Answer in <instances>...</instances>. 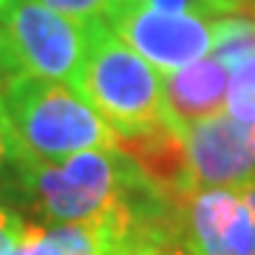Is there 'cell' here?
Listing matches in <instances>:
<instances>
[{
	"instance_id": "6da1fadb",
	"label": "cell",
	"mask_w": 255,
	"mask_h": 255,
	"mask_svg": "<svg viewBox=\"0 0 255 255\" xmlns=\"http://www.w3.org/2000/svg\"><path fill=\"white\" fill-rule=\"evenodd\" d=\"M142 170L122 147H97L65 162H31L23 167L11 204L37 224H82L117 204Z\"/></svg>"
},
{
	"instance_id": "30bf717a",
	"label": "cell",
	"mask_w": 255,
	"mask_h": 255,
	"mask_svg": "<svg viewBox=\"0 0 255 255\" xmlns=\"http://www.w3.org/2000/svg\"><path fill=\"white\" fill-rule=\"evenodd\" d=\"M227 114L247 122V125H255V54L233 68L230 94H227Z\"/></svg>"
},
{
	"instance_id": "8fae6325",
	"label": "cell",
	"mask_w": 255,
	"mask_h": 255,
	"mask_svg": "<svg viewBox=\"0 0 255 255\" xmlns=\"http://www.w3.org/2000/svg\"><path fill=\"white\" fill-rule=\"evenodd\" d=\"M48 9L60 11L65 17L80 20V23H91V20H105L108 11L114 9L117 0H43Z\"/></svg>"
},
{
	"instance_id": "7a4b0ae2",
	"label": "cell",
	"mask_w": 255,
	"mask_h": 255,
	"mask_svg": "<svg viewBox=\"0 0 255 255\" xmlns=\"http://www.w3.org/2000/svg\"><path fill=\"white\" fill-rule=\"evenodd\" d=\"M71 91L108 122L119 142L145 136L170 122L164 77L122 43L105 20L88 23L85 60Z\"/></svg>"
},
{
	"instance_id": "5bb4252c",
	"label": "cell",
	"mask_w": 255,
	"mask_h": 255,
	"mask_svg": "<svg viewBox=\"0 0 255 255\" xmlns=\"http://www.w3.org/2000/svg\"><path fill=\"white\" fill-rule=\"evenodd\" d=\"M238 193H241V199H244L247 210H250V216H253V224H255V182L238 187Z\"/></svg>"
},
{
	"instance_id": "9c48e42d",
	"label": "cell",
	"mask_w": 255,
	"mask_h": 255,
	"mask_svg": "<svg viewBox=\"0 0 255 255\" xmlns=\"http://www.w3.org/2000/svg\"><path fill=\"white\" fill-rule=\"evenodd\" d=\"M31 159H28V153L20 145L17 133H14V125H11L9 114L3 108V100H0V201L11 204L20 173H23V167Z\"/></svg>"
},
{
	"instance_id": "5b68a950",
	"label": "cell",
	"mask_w": 255,
	"mask_h": 255,
	"mask_svg": "<svg viewBox=\"0 0 255 255\" xmlns=\"http://www.w3.org/2000/svg\"><path fill=\"white\" fill-rule=\"evenodd\" d=\"M227 20V17H224ZM224 20L196 17V14H170L147 9L130 0H117L108 11V23L122 43L145 57L156 71L170 74L216 51Z\"/></svg>"
},
{
	"instance_id": "4fadbf2b",
	"label": "cell",
	"mask_w": 255,
	"mask_h": 255,
	"mask_svg": "<svg viewBox=\"0 0 255 255\" xmlns=\"http://www.w3.org/2000/svg\"><path fill=\"white\" fill-rule=\"evenodd\" d=\"M20 71V63L17 57H14V51H11L9 46V37H6V31H3V26H0V91H3V85L9 80H14Z\"/></svg>"
},
{
	"instance_id": "8992f818",
	"label": "cell",
	"mask_w": 255,
	"mask_h": 255,
	"mask_svg": "<svg viewBox=\"0 0 255 255\" xmlns=\"http://www.w3.org/2000/svg\"><path fill=\"white\" fill-rule=\"evenodd\" d=\"M184 255H255V224L241 193L199 187L182 196Z\"/></svg>"
},
{
	"instance_id": "3957f363",
	"label": "cell",
	"mask_w": 255,
	"mask_h": 255,
	"mask_svg": "<svg viewBox=\"0 0 255 255\" xmlns=\"http://www.w3.org/2000/svg\"><path fill=\"white\" fill-rule=\"evenodd\" d=\"M0 100L23 150L34 162L57 164L82 150L119 145L108 122L63 82L17 74L3 85Z\"/></svg>"
},
{
	"instance_id": "7c38bea8",
	"label": "cell",
	"mask_w": 255,
	"mask_h": 255,
	"mask_svg": "<svg viewBox=\"0 0 255 255\" xmlns=\"http://www.w3.org/2000/svg\"><path fill=\"white\" fill-rule=\"evenodd\" d=\"M26 224H28V219L14 207V204L0 201V255H9L11 250L17 247Z\"/></svg>"
},
{
	"instance_id": "277c9868",
	"label": "cell",
	"mask_w": 255,
	"mask_h": 255,
	"mask_svg": "<svg viewBox=\"0 0 255 255\" xmlns=\"http://www.w3.org/2000/svg\"><path fill=\"white\" fill-rule=\"evenodd\" d=\"M0 26L9 37L20 71L74 88L85 60L88 23L48 9L43 0H6L0 9Z\"/></svg>"
},
{
	"instance_id": "9a60e30c",
	"label": "cell",
	"mask_w": 255,
	"mask_h": 255,
	"mask_svg": "<svg viewBox=\"0 0 255 255\" xmlns=\"http://www.w3.org/2000/svg\"><path fill=\"white\" fill-rule=\"evenodd\" d=\"M3 6H6V0H0V9H3Z\"/></svg>"
},
{
	"instance_id": "ba28073f",
	"label": "cell",
	"mask_w": 255,
	"mask_h": 255,
	"mask_svg": "<svg viewBox=\"0 0 255 255\" xmlns=\"http://www.w3.org/2000/svg\"><path fill=\"white\" fill-rule=\"evenodd\" d=\"M130 3L170 11V14H196L210 20L255 17V0H130Z\"/></svg>"
},
{
	"instance_id": "52a82bcc",
	"label": "cell",
	"mask_w": 255,
	"mask_h": 255,
	"mask_svg": "<svg viewBox=\"0 0 255 255\" xmlns=\"http://www.w3.org/2000/svg\"><path fill=\"white\" fill-rule=\"evenodd\" d=\"M230 80L233 68L219 54H207L164 74V108L170 122L187 133L196 122L227 111Z\"/></svg>"
}]
</instances>
